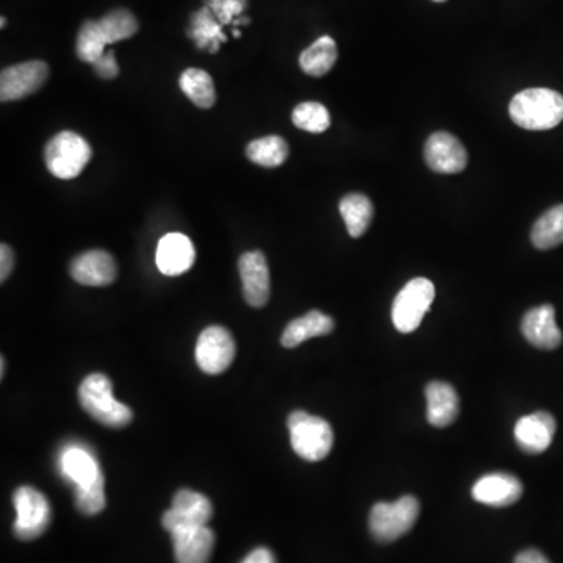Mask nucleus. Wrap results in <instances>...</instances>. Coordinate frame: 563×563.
Returning <instances> with one entry per match:
<instances>
[{
	"mask_svg": "<svg viewBox=\"0 0 563 563\" xmlns=\"http://www.w3.org/2000/svg\"><path fill=\"white\" fill-rule=\"evenodd\" d=\"M509 113L521 129H554L563 121V96L549 88H529L513 97Z\"/></svg>",
	"mask_w": 563,
	"mask_h": 563,
	"instance_id": "nucleus-1",
	"label": "nucleus"
},
{
	"mask_svg": "<svg viewBox=\"0 0 563 563\" xmlns=\"http://www.w3.org/2000/svg\"><path fill=\"white\" fill-rule=\"evenodd\" d=\"M80 406L97 423L112 429L129 426L133 412L113 396L112 381L105 374L93 373L79 387Z\"/></svg>",
	"mask_w": 563,
	"mask_h": 563,
	"instance_id": "nucleus-2",
	"label": "nucleus"
},
{
	"mask_svg": "<svg viewBox=\"0 0 563 563\" xmlns=\"http://www.w3.org/2000/svg\"><path fill=\"white\" fill-rule=\"evenodd\" d=\"M288 431L293 451L307 462H320L329 456L334 446V431L326 420L304 410L288 416Z\"/></svg>",
	"mask_w": 563,
	"mask_h": 563,
	"instance_id": "nucleus-3",
	"label": "nucleus"
},
{
	"mask_svg": "<svg viewBox=\"0 0 563 563\" xmlns=\"http://www.w3.org/2000/svg\"><path fill=\"white\" fill-rule=\"evenodd\" d=\"M90 143L79 133L60 132L47 143L44 149V162L52 176L61 180L76 179L90 163Z\"/></svg>",
	"mask_w": 563,
	"mask_h": 563,
	"instance_id": "nucleus-4",
	"label": "nucleus"
},
{
	"mask_svg": "<svg viewBox=\"0 0 563 563\" xmlns=\"http://www.w3.org/2000/svg\"><path fill=\"white\" fill-rule=\"evenodd\" d=\"M420 515L415 496H402L396 503H377L370 513V531L382 543L395 542L412 531Z\"/></svg>",
	"mask_w": 563,
	"mask_h": 563,
	"instance_id": "nucleus-5",
	"label": "nucleus"
},
{
	"mask_svg": "<svg viewBox=\"0 0 563 563\" xmlns=\"http://www.w3.org/2000/svg\"><path fill=\"white\" fill-rule=\"evenodd\" d=\"M435 299V287L426 277H416L404 285L393 302L391 318L401 334H410L420 327L424 315Z\"/></svg>",
	"mask_w": 563,
	"mask_h": 563,
	"instance_id": "nucleus-6",
	"label": "nucleus"
},
{
	"mask_svg": "<svg viewBox=\"0 0 563 563\" xmlns=\"http://www.w3.org/2000/svg\"><path fill=\"white\" fill-rule=\"evenodd\" d=\"M16 520L13 531L16 537L30 542L41 537L49 528L52 518L51 504L43 493L33 487H19L13 495Z\"/></svg>",
	"mask_w": 563,
	"mask_h": 563,
	"instance_id": "nucleus-7",
	"label": "nucleus"
},
{
	"mask_svg": "<svg viewBox=\"0 0 563 563\" xmlns=\"http://www.w3.org/2000/svg\"><path fill=\"white\" fill-rule=\"evenodd\" d=\"M235 340L223 326L202 330L196 345V362L205 374L216 376L232 365L235 359Z\"/></svg>",
	"mask_w": 563,
	"mask_h": 563,
	"instance_id": "nucleus-8",
	"label": "nucleus"
},
{
	"mask_svg": "<svg viewBox=\"0 0 563 563\" xmlns=\"http://www.w3.org/2000/svg\"><path fill=\"white\" fill-rule=\"evenodd\" d=\"M58 470L61 476L74 487V492L105 482L104 473L94 452L87 446L77 443H71L61 449L58 456Z\"/></svg>",
	"mask_w": 563,
	"mask_h": 563,
	"instance_id": "nucleus-9",
	"label": "nucleus"
},
{
	"mask_svg": "<svg viewBox=\"0 0 563 563\" xmlns=\"http://www.w3.org/2000/svg\"><path fill=\"white\" fill-rule=\"evenodd\" d=\"M49 79V66L41 60L24 61L5 68L0 74V101H21L41 90Z\"/></svg>",
	"mask_w": 563,
	"mask_h": 563,
	"instance_id": "nucleus-10",
	"label": "nucleus"
},
{
	"mask_svg": "<svg viewBox=\"0 0 563 563\" xmlns=\"http://www.w3.org/2000/svg\"><path fill=\"white\" fill-rule=\"evenodd\" d=\"M212 515V503L207 496L183 488L174 496L173 507L163 513L162 524L168 532L191 526H207Z\"/></svg>",
	"mask_w": 563,
	"mask_h": 563,
	"instance_id": "nucleus-11",
	"label": "nucleus"
},
{
	"mask_svg": "<svg viewBox=\"0 0 563 563\" xmlns=\"http://www.w3.org/2000/svg\"><path fill=\"white\" fill-rule=\"evenodd\" d=\"M424 157L429 168L440 174H459L468 165L467 149L454 135L446 132L429 137Z\"/></svg>",
	"mask_w": 563,
	"mask_h": 563,
	"instance_id": "nucleus-12",
	"label": "nucleus"
},
{
	"mask_svg": "<svg viewBox=\"0 0 563 563\" xmlns=\"http://www.w3.org/2000/svg\"><path fill=\"white\" fill-rule=\"evenodd\" d=\"M244 301L251 307H263L271 296V277L268 262L262 251H251L241 255L238 262Z\"/></svg>",
	"mask_w": 563,
	"mask_h": 563,
	"instance_id": "nucleus-13",
	"label": "nucleus"
},
{
	"mask_svg": "<svg viewBox=\"0 0 563 563\" xmlns=\"http://www.w3.org/2000/svg\"><path fill=\"white\" fill-rule=\"evenodd\" d=\"M69 274L85 287H107L115 282L118 266L112 254L102 249L83 252L69 265Z\"/></svg>",
	"mask_w": 563,
	"mask_h": 563,
	"instance_id": "nucleus-14",
	"label": "nucleus"
},
{
	"mask_svg": "<svg viewBox=\"0 0 563 563\" xmlns=\"http://www.w3.org/2000/svg\"><path fill=\"white\" fill-rule=\"evenodd\" d=\"M196 249L187 235L166 234L160 238L155 251V263L163 276H182L193 268Z\"/></svg>",
	"mask_w": 563,
	"mask_h": 563,
	"instance_id": "nucleus-15",
	"label": "nucleus"
},
{
	"mask_svg": "<svg viewBox=\"0 0 563 563\" xmlns=\"http://www.w3.org/2000/svg\"><path fill=\"white\" fill-rule=\"evenodd\" d=\"M521 332L532 346L553 351L562 345L563 335L556 323V310L545 304L529 310L521 323Z\"/></svg>",
	"mask_w": 563,
	"mask_h": 563,
	"instance_id": "nucleus-16",
	"label": "nucleus"
},
{
	"mask_svg": "<svg viewBox=\"0 0 563 563\" xmlns=\"http://www.w3.org/2000/svg\"><path fill=\"white\" fill-rule=\"evenodd\" d=\"M523 496V484L509 473L485 474L474 484L473 498L492 507H507Z\"/></svg>",
	"mask_w": 563,
	"mask_h": 563,
	"instance_id": "nucleus-17",
	"label": "nucleus"
},
{
	"mask_svg": "<svg viewBox=\"0 0 563 563\" xmlns=\"http://www.w3.org/2000/svg\"><path fill=\"white\" fill-rule=\"evenodd\" d=\"M169 534L177 563H208L215 546V534L208 526L180 528Z\"/></svg>",
	"mask_w": 563,
	"mask_h": 563,
	"instance_id": "nucleus-18",
	"label": "nucleus"
},
{
	"mask_svg": "<svg viewBox=\"0 0 563 563\" xmlns=\"http://www.w3.org/2000/svg\"><path fill=\"white\" fill-rule=\"evenodd\" d=\"M557 423L548 412H535L523 416L515 426V440L528 454H540L553 443Z\"/></svg>",
	"mask_w": 563,
	"mask_h": 563,
	"instance_id": "nucleus-19",
	"label": "nucleus"
},
{
	"mask_svg": "<svg viewBox=\"0 0 563 563\" xmlns=\"http://www.w3.org/2000/svg\"><path fill=\"white\" fill-rule=\"evenodd\" d=\"M427 421L435 427H446L459 416V395L446 382H431L426 387Z\"/></svg>",
	"mask_w": 563,
	"mask_h": 563,
	"instance_id": "nucleus-20",
	"label": "nucleus"
},
{
	"mask_svg": "<svg viewBox=\"0 0 563 563\" xmlns=\"http://www.w3.org/2000/svg\"><path fill=\"white\" fill-rule=\"evenodd\" d=\"M335 323L330 316L320 310H312L298 320L291 321L284 330L280 343L287 349L296 348L313 337H323L334 330Z\"/></svg>",
	"mask_w": 563,
	"mask_h": 563,
	"instance_id": "nucleus-21",
	"label": "nucleus"
},
{
	"mask_svg": "<svg viewBox=\"0 0 563 563\" xmlns=\"http://www.w3.org/2000/svg\"><path fill=\"white\" fill-rule=\"evenodd\" d=\"M337 43L330 36H321L312 46L307 47L299 57V65L305 74L312 77L326 76L337 63Z\"/></svg>",
	"mask_w": 563,
	"mask_h": 563,
	"instance_id": "nucleus-22",
	"label": "nucleus"
},
{
	"mask_svg": "<svg viewBox=\"0 0 563 563\" xmlns=\"http://www.w3.org/2000/svg\"><path fill=\"white\" fill-rule=\"evenodd\" d=\"M340 213L341 218L345 219L349 235L352 238H360L370 229L373 221V202L366 198L365 194H348L340 201Z\"/></svg>",
	"mask_w": 563,
	"mask_h": 563,
	"instance_id": "nucleus-23",
	"label": "nucleus"
},
{
	"mask_svg": "<svg viewBox=\"0 0 563 563\" xmlns=\"http://www.w3.org/2000/svg\"><path fill=\"white\" fill-rule=\"evenodd\" d=\"M532 244L540 251L556 248L563 243V204L549 208L532 227Z\"/></svg>",
	"mask_w": 563,
	"mask_h": 563,
	"instance_id": "nucleus-24",
	"label": "nucleus"
},
{
	"mask_svg": "<svg viewBox=\"0 0 563 563\" xmlns=\"http://www.w3.org/2000/svg\"><path fill=\"white\" fill-rule=\"evenodd\" d=\"M180 90L199 108H212L216 102L215 83L202 69L191 68L180 76Z\"/></svg>",
	"mask_w": 563,
	"mask_h": 563,
	"instance_id": "nucleus-25",
	"label": "nucleus"
},
{
	"mask_svg": "<svg viewBox=\"0 0 563 563\" xmlns=\"http://www.w3.org/2000/svg\"><path fill=\"white\" fill-rule=\"evenodd\" d=\"M246 155L254 165L263 166V168H277V166L284 165L287 160L288 144L282 137L269 135V137L251 141L246 148Z\"/></svg>",
	"mask_w": 563,
	"mask_h": 563,
	"instance_id": "nucleus-26",
	"label": "nucleus"
},
{
	"mask_svg": "<svg viewBox=\"0 0 563 563\" xmlns=\"http://www.w3.org/2000/svg\"><path fill=\"white\" fill-rule=\"evenodd\" d=\"M102 33L108 46L119 43V41L129 40L138 32V21L132 11L126 8H116L99 21Z\"/></svg>",
	"mask_w": 563,
	"mask_h": 563,
	"instance_id": "nucleus-27",
	"label": "nucleus"
},
{
	"mask_svg": "<svg viewBox=\"0 0 563 563\" xmlns=\"http://www.w3.org/2000/svg\"><path fill=\"white\" fill-rule=\"evenodd\" d=\"M108 46L102 33L99 21L83 22L77 35L76 52L77 57L85 63H96L105 54V47Z\"/></svg>",
	"mask_w": 563,
	"mask_h": 563,
	"instance_id": "nucleus-28",
	"label": "nucleus"
},
{
	"mask_svg": "<svg viewBox=\"0 0 563 563\" xmlns=\"http://www.w3.org/2000/svg\"><path fill=\"white\" fill-rule=\"evenodd\" d=\"M293 124L310 133H323L330 127V115L320 102H302L293 110Z\"/></svg>",
	"mask_w": 563,
	"mask_h": 563,
	"instance_id": "nucleus-29",
	"label": "nucleus"
},
{
	"mask_svg": "<svg viewBox=\"0 0 563 563\" xmlns=\"http://www.w3.org/2000/svg\"><path fill=\"white\" fill-rule=\"evenodd\" d=\"M191 38L196 40L199 47H210V52L218 51L219 43L226 41L221 32V26L213 19L210 8H204L193 16V30Z\"/></svg>",
	"mask_w": 563,
	"mask_h": 563,
	"instance_id": "nucleus-30",
	"label": "nucleus"
},
{
	"mask_svg": "<svg viewBox=\"0 0 563 563\" xmlns=\"http://www.w3.org/2000/svg\"><path fill=\"white\" fill-rule=\"evenodd\" d=\"M208 7L215 11L216 18L223 24H229L234 16L240 15L246 5L240 0H208Z\"/></svg>",
	"mask_w": 563,
	"mask_h": 563,
	"instance_id": "nucleus-31",
	"label": "nucleus"
},
{
	"mask_svg": "<svg viewBox=\"0 0 563 563\" xmlns=\"http://www.w3.org/2000/svg\"><path fill=\"white\" fill-rule=\"evenodd\" d=\"M94 72L104 80H112L119 76V66L116 63L113 51H107L96 63H93Z\"/></svg>",
	"mask_w": 563,
	"mask_h": 563,
	"instance_id": "nucleus-32",
	"label": "nucleus"
},
{
	"mask_svg": "<svg viewBox=\"0 0 563 563\" xmlns=\"http://www.w3.org/2000/svg\"><path fill=\"white\" fill-rule=\"evenodd\" d=\"M13 266H15V254L8 244H2L0 246V280H2V284L10 277Z\"/></svg>",
	"mask_w": 563,
	"mask_h": 563,
	"instance_id": "nucleus-33",
	"label": "nucleus"
},
{
	"mask_svg": "<svg viewBox=\"0 0 563 563\" xmlns=\"http://www.w3.org/2000/svg\"><path fill=\"white\" fill-rule=\"evenodd\" d=\"M515 563H551L538 549H526L515 557Z\"/></svg>",
	"mask_w": 563,
	"mask_h": 563,
	"instance_id": "nucleus-34",
	"label": "nucleus"
},
{
	"mask_svg": "<svg viewBox=\"0 0 563 563\" xmlns=\"http://www.w3.org/2000/svg\"><path fill=\"white\" fill-rule=\"evenodd\" d=\"M241 563H276V559L268 548H257Z\"/></svg>",
	"mask_w": 563,
	"mask_h": 563,
	"instance_id": "nucleus-35",
	"label": "nucleus"
},
{
	"mask_svg": "<svg viewBox=\"0 0 563 563\" xmlns=\"http://www.w3.org/2000/svg\"><path fill=\"white\" fill-rule=\"evenodd\" d=\"M5 366H7V363H5V359L4 357H2V360H0V377H2V379H4L5 376Z\"/></svg>",
	"mask_w": 563,
	"mask_h": 563,
	"instance_id": "nucleus-36",
	"label": "nucleus"
},
{
	"mask_svg": "<svg viewBox=\"0 0 563 563\" xmlns=\"http://www.w3.org/2000/svg\"><path fill=\"white\" fill-rule=\"evenodd\" d=\"M0 26H2V29H4V27L7 26V19L2 18V24H0Z\"/></svg>",
	"mask_w": 563,
	"mask_h": 563,
	"instance_id": "nucleus-37",
	"label": "nucleus"
},
{
	"mask_svg": "<svg viewBox=\"0 0 563 563\" xmlns=\"http://www.w3.org/2000/svg\"><path fill=\"white\" fill-rule=\"evenodd\" d=\"M435 2H443V0H435Z\"/></svg>",
	"mask_w": 563,
	"mask_h": 563,
	"instance_id": "nucleus-38",
	"label": "nucleus"
}]
</instances>
